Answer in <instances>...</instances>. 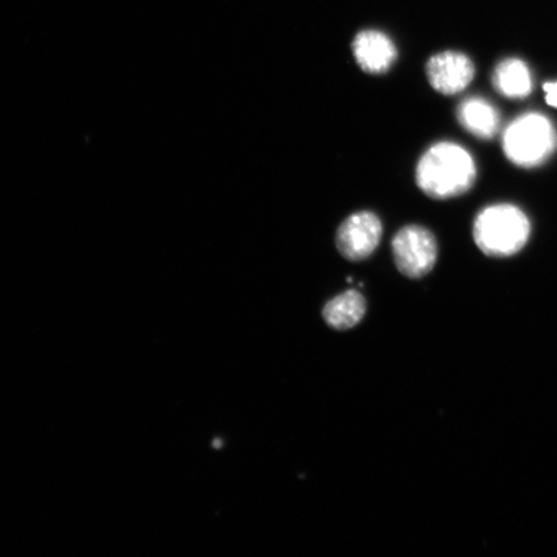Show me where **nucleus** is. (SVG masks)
Wrapping results in <instances>:
<instances>
[{
	"label": "nucleus",
	"mask_w": 557,
	"mask_h": 557,
	"mask_svg": "<svg viewBox=\"0 0 557 557\" xmlns=\"http://www.w3.org/2000/svg\"><path fill=\"white\" fill-rule=\"evenodd\" d=\"M382 234V221L377 214L372 211L355 212L337 230L338 252L350 261L366 260L379 248Z\"/></svg>",
	"instance_id": "obj_5"
},
{
	"label": "nucleus",
	"mask_w": 557,
	"mask_h": 557,
	"mask_svg": "<svg viewBox=\"0 0 557 557\" xmlns=\"http://www.w3.org/2000/svg\"><path fill=\"white\" fill-rule=\"evenodd\" d=\"M430 86L436 92L453 96L463 92L475 78V65L468 54L444 51L431 55L426 64Z\"/></svg>",
	"instance_id": "obj_6"
},
{
	"label": "nucleus",
	"mask_w": 557,
	"mask_h": 557,
	"mask_svg": "<svg viewBox=\"0 0 557 557\" xmlns=\"http://www.w3.org/2000/svg\"><path fill=\"white\" fill-rule=\"evenodd\" d=\"M532 225L517 206L493 205L483 209L473 222V240L482 252L506 259L520 252L531 238Z\"/></svg>",
	"instance_id": "obj_2"
},
{
	"label": "nucleus",
	"mask_w": 557,
	"mask_h": 557,
	"mask_svg": "<svg viewBox=\"0 0 557 557\" xmlns=\"http://www.w3.org/2000/svg\"><path fill=\"white\" fill-rule=\"evenodd\" d=\"M494 89L510 100H524L533 90V75L524 61L511 58L500 61L492 76Z\"/></svg>",
	"instance_id": "obj_9"
},
{
	"label": "nucleus",
	"mask_w": 557,
	"mask_h": 557,
	"mask_svg": "<svg viewBox=\"0 0 557 557\" xmlns=\"http://www.w3.org/2000/svg\"><path fill=\"white\" fill-rule=\"evenodd\" d=\"M475 160L461 145L441 141L431 145L416 165V184L429 198L461 197L475 184Z\"/></svg>",
	"instance_id": "obj_1"
},
{
	"label": "nucleus",
	"mask_w": 557,
	"mask_h": 557,
	"mask_svg": "<svg viewBox=\"0 0 557 557\" xmlns=\"http://www.w3.org/2000/svg\"><path fill=\"white\" fill-rule=\"evenodd\" d=\"M543 90H545V99L549 107L557 109V81L546 83Z\"/></svg>",
	"instance_id": "obj_11"
},
{
	"label": "nucleus",
	"mask_w": 557,
	"mask_h": 557,
	"mask_svg": "<svg viewBox=\"0 0 557 557\" xmlns=\"http://www.w3.org/2000/svg\"><path fill=\"white\" fill-rule=\"evenodd\" d=\"M355 61L367 74H386L398 60V48L386 33L363 30L352 40Z\"/></svg>",
	"instance_id": "obj_7"
},
{
	"label": "nucleus",
	"mask_w": 557,
	"mask_h": 557,
	"mask_svg": "<svg viewBox=\"0 0 557 557\" xmlns=\"http://www.w3.org/2000/svg\"><path fill=\"white\" fill-rule=\"evenodd\" d=\"M457 120L469 134L480 139L496 137L500 128L498 109L484 97H469L459 103Z\"/></svg>",
	"instance_id": "obj_8"
},
{
	"label": "nucleus",
	"mask_w": 557,
	"mask_h": 557,
	"mask_svg": "<svg viewBox=\"0 0 557 557\" xmlns=\"http://www.w3.org/2000/svg\"><path fill=\"white\" fill-rule=\"evenodd\" d=\"M505 156L515 165L534 169L557 150V131L547 116L527 113L508 124L503 135Z\"/></svg>",
	"instance_id": "obj_3"
},
{
	"label": "nucleus",
	"mask_w": 557,
	"mask_h": 557,
	"mask_svg": "<svg viewBox=\"0 0 557 557\" xmlns=\"http://www.w3.org/2000/svg\"><path fill=\"white\" fill-rule=\"evenodd\" d=\"M367 311V302L360 292L350 289L331 299L325 305L323 317L332 329L346 331L361 322Z\"/></svg>",
	"instance_id": "obj_10"
},
{
	"label": "nucleus",
	"mask_w": 557,
	"mask_h": 557,
	"mask_svg": "<svg viewBox=\"0 0 557 557\" xmlns=\"http://www.w3.org/2000/svg\"><path fill=\"white\" fill-rule=\"evenodd\" d=\"M396 268L410 278L426 276L435 268L438 255L435 235L428 227L407 225L392 243Z\"/></svg>",
	"instance_id": "obj_4"
}]
</instances>
